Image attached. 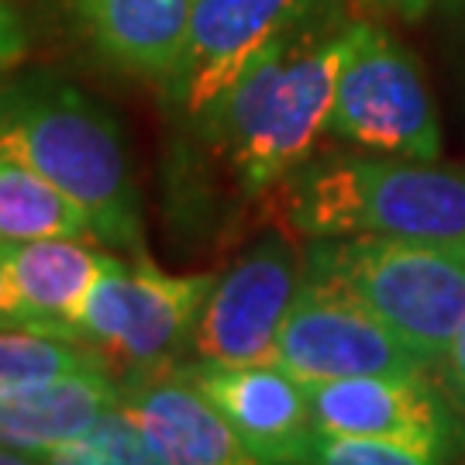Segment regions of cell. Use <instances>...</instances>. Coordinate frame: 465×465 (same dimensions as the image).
Returning a JSON list of instances; mask_svg holds the SVG:
<instances>
[{
	"label": "cell",
	"mask_w": 465,
	"mask_h": 465,
	"mask_svg": "<svg viewBox=\"0 0 465 465\" xmlns=\"http://www.w3.org/2000/svg\"><path fill=\"white\" fill-rule=\"evenodd\" d=\"M349 25L314 15L282 35L238 76L203 124L200 134L224 152L242 190H276L328 134Z\"/></svg>",
	"instance_id": "obj_1"
},
{
	"label": "cell",
	"mask_w": 465,
	"mask_h": 465,
	"mask_svg": "<svg viewBox=\"0 0 465 465\" xmlns=\"http://www.w3.org/2000/svg\"><path fill=\"white\" fill-rule=\"evenodd\" d=\"M0 152L86 214L100 245L145 255L142 197L117 121L76 86L28 80L0 94Z\"/></svg>",
	"instance_id": "obj_2"
},
{
	"label": "cell",
	"mask_w": 465,
	"mask_h": 465,
	"mask_svg": "<svg viewBox=\"0 0 465 465\" xmlns=\"http://www.w3.org/2000/svg\"><path fill=\"white\" fill-rule=\"evenodd\" d=\"M282 214L303 238H403L465 249V169L438 159H307L280 183Z\"/></svg>",
	"instance_id": "obj_3"
},
{
	"label": "cell",
	"mask_w": 465,
	"mask_h": 465,
	"mask_svg": "<svg viewBox=\"0 0 465 465\" xmlns=\"http://www.w3.org/2000/svg\"><path fill=\"white\" fill-rule=\"evenodd\" d=\"M303 269L366 303L431 372L465 317V249L372 234L311 238Z\"/></svg>",
	"instance_id": "obj_4"
},
{
	"label": "cell",
	"mask_w": 465,
	"mask_h": 465,
	"mask_svg": "<svg viewBox=\"0 0 465 465\" xmlns=\"http://www.w3.org/2000/svg\"><path fill=\"white\" fill-rule=\"evenodd\" d=\"M328 134L380 155H441V121L417 59L372 21L349 25Z\"/></svg>",
	"instance_id": "obj_5"
},
{
	"label": "cell",
	"mask_w": 465,
	"mask_h": 465,
	"mask_svg": "<svg viewBox=\"0 0 465 465\" xmlns=\"http://www.w3.org/2000/svg\"><path fill=\"white\" fill-rule=\"evenodd\" d=\"M214 282L211 272H166L145 255H111L86 297L80 334L114 366L166 369L190 345Z\"/></svg>",
	"instance_id": "obj_6"
},
{
	"label": "cell",
	"mask_w": 465,
	"mask_h": 465,
	"mask_svg": "<svg viewBox=\"0 0 465 465\" xmlns=\"http://www.w3.org/2000/svg\"><path fill=\"white\" fill-rule=\"evenodd\" d=\"M317 11L321 0H197L163 84L169 111L190 132H203L238 76Z\"/></svg>",
	"instance_id": "obj_7"
},
{
	"label": "cell",
	"mask_w": 465,
	"mask_h": 465,
	"mask_svg": "<svg viewBox=\"0 0 465 465\" xmlns=\"http://www.w3.org/2000/svg\"><path fill=\"white\" fill-rule=\"evenodd\" d=\"M272 362L300 382L431 372V366L366 303L334 282L311 276L307 269L282 321Z\"/></svg>",
	"instance_id": "obj_8"
},
{
	"label": "cell",
	"mask_w": 465,
	"mask_h": 465,
	"mask_svg": "<svg viewBox=\"0 0 465 465\" xmlns=\"http://www.w3.org/2000/svg\"><path fill=\"white\" fill-rule=\"evenodd\" d=\"M300 280L303 259H297L290 242L280 234L262 238L224 276H217L190 349L197 351L200 362L217 366L272 362Z\"/></svg>",
	"instance_id": "obj_9"
},
{
	"label": "cell",
	"mask_w": 465,
	"mask_h": 465,
	"mask_svg": "<svg viewBox=\"0 0 465 465\" xmlns=\"http://www.w3.org/2000/svg\"><path fill=\"white\" fill-rule=\"evenodd\" d=\"M303 390L317 431L411 438L449 455L459 451L462 414L431 372L317 380L303 382Z\"/></svg>",
	"instance_id": "obj_10"
},
{
	"label": "cell",
	"mask_w": 465,
	"mask_h": 465,
	"mask_svg": "<svg viewBox=\"0 0 465 465\" xmlns=\"http://www.w3.org/2000/svg\"><path fill=\"white\" fill-rule=\"evenodd\" d=\"M121 407L159 465H252L249 449L190 369L132 372Z\"/></svg>",
	"instance_id": "obj_11"
},
{
	"label": "cell",
	"mask_w": 465,
	"mask_h": 465,
	"mask_svg": "<svg viewBox=\"0 0 465 465\" xmlns=\"http://www.w3.org/2000/svg\"><path fill=\"white\" fill-rule=\"evenodd\" d=\"M186 369L217 403V411L228 417L252 462H303L314 420L307 390L297 376L276 362L217 366L197 359Z\"/></svg>",
	"instance_id": "obj_12"
},
{
	"label": "cell",
	"mask_w": 465,
	"mask_h": 465,
	"mask_svg": "<svg viewBox=\"0 0 465 465\" xmlns=\"http://www.w3.org/2000/svg\"><path fill=\"white\" fill-rule=\"evenodd\" d=\"M90 242L94 238L0 242L11 297L28 331L84 341L80 317L86 297L111 259V252L94 249Z\"/></svg>",
	"instance_id": "obj_13"
},
{
	"label": "cell",
	"mask_w": 465,
	"mask_h": 465,
	"mask_svg": "<svg viewBox=\"0 0 465 465\" xmlns=\"http://www.w3.org/2000/svg\"><path fill=\"white\" fill-rule=\"evenodd\" d=\"M121 397L124 386L111 376V366L80 369L4 390L0 445L21 451L28 462H49L52 451H59L117 411Z\"/></svg>",
	"instance_id": "obj_14"
},
{
	"label": "cell",
	"mask_w": 465,
	"mask_h": 465,
	"mask_svg": "<svg viewBox=\"0 0 465 465\" xmlns=\"http://www.w3.org/2000/svg\"><path fill=\"white\" fill-rule=\"evenodd\" d=\"M76 32L128 76L166 84L197 0H59Z\"/></svg>",
	"instance_id": "obj_15"
},
{
	"label": "cell",
	"mask_w": 465,
	"mask_h": 465,
	"mask_svg": "<svg viewBox=\"0 0 465 465\" xmlns=\"http://www.w3.org/2000/svg\"><path fill=\"white\" fill-rule=\"evenodd\" d=\"M94 238L86 214L35 169L0 152V242Z\"/></svg>",
	"instance_id": "obj_16"
},
{
	"label": "cell",
	"mask_w": 465,
	"mask_h": 465,
	"mask_svg": "<svg viewBox=\"0 0 465 465\" xmlns=\"http://www.w3.org/2000/svg\"><path fill=\"white\" fill-rule=\"evenodd\" d=\"M100 366H114V362L90 341L55 338V334L28 331V328H0V393L25 382Z\"/></svg>",
	"instance_id": "obj_17"
},
{
	"label": "cell",
	"mask_w": 465,
	"mask_h": 465,
	"mask_svg": "<svg viewBox=\"0 0 465 465\" xmlns=\"http://www.w3.org/2000/svg\"><path fill=\"white\" fill-rule=\"evenodd\" d=\"M451 459L449 451L411 438H382V434H334L311 431L303 462L317 465H431Z\"/></svg>",
	"instance_id": "obj_18"
},
{
	"label": "cell",
	"mask_w": 465,
	"mask_h": 465,
	"mask_svg": "<svg viewBox=\"0 0 465 465\" xmlns=\"http://www.w3.org/2000/svg\"><path fill=\"white\" fill-rule=\"evenodd\" d=\"M49 462H73V465H142L152 462L149 449L142 441L132 417L124 414V407H117L111 414L97 420L94 428L80 438H73L69 445L52 451Z\"/></svg>",
	"instance_id": "obj_19"
},
{
	"label": "cell",
	"mask_w": 465,
	"mask_h": 465,
	"mask_svg": "<svg viewBox=\"0 0 465 465\" xmlns=\"http://www.w3.org/2000/svg\"><path fill=\"white\" fill-rule=\"evenodd\" d=\"M434 380L445 390V397L455 403V411L465 417V317L462 324H459V331H455V338H451L449 351L434 366Z\"/></svg>",
	"instance_id": "obj_20"
},
{
	"label": "cell",
	"mask_w": 465,
	"mask_h": 465,
	"mask_svg": "<svg viewBox=\"0 0 465 465\" xmlns=\"http://www.w3.org/2000/svg\"><path fill=\"white\" fill-rule=\"evenodd\" d=\"M21 55H25V28L15 11L0 0V69L15 66Z\"/></svg>",
	"instance_id": "obj_21"
},
{
	"label": "cell",
	"mask_w": 465,
	"mask_h": 465,
	"mask_svg": "<svg viewBox=\"0 0 465 465\" xmlns=\"http://www.w3.org/2000/svg\"><path fill=\"white\" fill-rule=\"evenodd\" d=\"M0 328H25L17 317L15 297H11V282H7V266H4V252H0Z\"/></svg>",
	"instance_id": "obj_22"
},
{
	"label": "cell",
	"mask_w": 465,
	"mask_h": 465,
	"mask_svg": "<svg viewBox=\"0 0 465 465\" xmlns=\"http://www.w3.org/2000/svg\"><path fill=\"white\" fill-rule=\"evenodd\" d=\"M372 4H390V7H400V11H407V15H417V11H424L431 0H372Z\"/></svg>",
	"instance_id": "obj_23"
},
{
	"label": "cell",
	"mask_w": 465,
	"mask_h": 465,
	"mask_svg": "<svg viewBox=\"0 0 465 465\" xmlns=\"http://www.w3.org/2000/svg\"><path fill=\"white\" fill-rule=\"evenodd\" d=\"M28 459L21 455V451L15 449H7V445H0V465H25Z\"/></svg>",
	"instance_id": "obj_24"
}]
</instances>
